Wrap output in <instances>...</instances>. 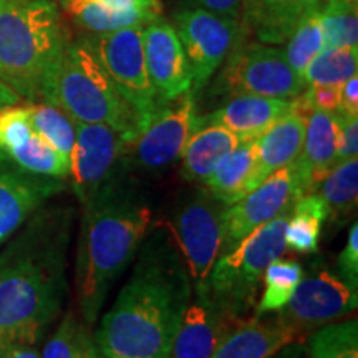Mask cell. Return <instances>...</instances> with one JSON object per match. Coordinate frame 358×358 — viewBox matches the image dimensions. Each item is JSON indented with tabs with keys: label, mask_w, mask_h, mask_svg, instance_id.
I'll use <instances>...</instances> for the list:
<instances>
[{
	"label": "cell",
	"mask_w": 358,
	"mask_h": 358,
	"mask_svg": "<svg viewBox=\"0 0 358 358\" xmlns=\"http://www.w3.org/2000/svg\"><path fill=\"white\" fill-rule=\"evenodd\" d=\"M42 98L75 123L108 124L131 143L143 129L85 38L66 42Z\"/></svg>",
	"instance_id": "5"
},
{
	"label": "cell",
	"mask_w": 358,
	"mask_h": 358,
	"mask_svg": "<svg viewBox=\"0 0 358 358\" xmlns=\"http://www.w3.org/2000/svg\"><path fill=\"white\" fill-rule=\"evenodd\" d=\"M303 194L295 163L279 169L244 198L227 206L224 211V243L221 254L229 252L244 237L279 214L292 209Z\"/></svg>",
	"instance_id": "11"
},
{
	"label": "cell",
	"mask_w": 358,
	"mask_h": 358,
	"mask_svg": "<svg viewBox=\"0 0 358 358\" xmlns=\"http://www.w3.org/2000/svg\"><path fill=\"white\" fill-rule=\"evenodd\" d=\"M191 297L189 272L171 236L164 229L146 234L131 275L95 334L103 358H169Z\"/></svg>",
	"instance_id": "1"
},
{
	"label": "cell",
	"mask_w": 358,
	"mask_h": 358,
	"mask_svg": "<svg viewBox=\"0 0 358 358\" xmlns=\"http://www.w3.org/2000/svg\"><path fill=\"white\" fill-rule=\"evenodd\" d=\"M75 129L77 140L69 176L75 196L83 206L116 176V166L129 150L131 141L108 124L75 123Z\"/></svg>",
	"instance_id": "13"
},
{
	"label": "cell",
	"mask_w": 358,
	"mask_h": 358,
	"mask_svg": "<svg viewBox=\"0 0 358 358\" xmlns=\"http://www.w3.org/2000/svg\"><path fill=\"white\" fill-rule=\"evenodd\" d=\"M7 345L6 343L2 342V340H0V358H3V355H6V352H7Z\"/></svg>",
	"instance_id": "46"
},
{
	"label": "cell",
	"mask_w": 358,
	"mask_h": 358,
	"mask_svg": "<svg viewBox=\"0 0 358 358\" xmlns=\"http://www.w3.org/2000/svg\"><path fill=\"white\" fill-rule=\"evenodd\" d=\"M3 358H42V353L35 345H10Z\"/></svg>",
	"instance_id": "42"
},
{
	"label": "cell",
	"mask_w": 358,
	"mask_h": 358,
	"mask_svg": "<svg viewBox=\"0 0 358 358\" xmlns=\"http://www.w3.org/2000/svg\"><path fill=\"white\" fill-rule=\"evenodd\" d=\"M62 187V179L25 171L0 151V245L22 229Z\"/></svg>",
	"instance_id": "15"
},
{
	"label": "cell",
	"mask_w": 358,
	"mask_h": 358,
	"mask_svg": "<svg viewBox=\"0 0 358 358\" xmlns=\"http://www.w3.org/2000/svg\"><path fill=\"white\" fill-rule=\"evenodd\" d=\"M62 7L75 24L92 34L143 27L161 17V13L145 8H113L98 0H62Z\"/></svg>",
	"instance_id": "24"
},
{
	"label": "cell",
	"mask_w": 358,
	"mask_h": 358,
	"mask_svg": "<svg viewBox=\"0 0 358 358\" xmlns=\"http://www.w3.org/2000/svg\"><path fill=\"white\" fill-rule=\"evenodd\" d=\"M290 211L292 209L250 232L214 262L208 277V290L232 320L241 322L254 310L264 272L287 249L284 231Z\"/></svg>",
	"instance_id": "6"
},
{
	"label": "cell",
	"mask_w": 358,
	"mask_h": 358,
	"mask_svg": "<svg viewBox=\"0 0 358 358\" xmlns=\"http://www.w3.org/2000/svg\"><path fill=\"white\" fill-rule=\"evenodd\" d=\"M40 353L42 358H103L90 325L73 312L65 313Z\"/></svg>",
	"instance_id": "28"
},
{
	"label": "cell",
	"mask_w": 358,
	"mask_h": 358,
	"mask_svg": "<svg viewBox=\"0 0 358 358\" xmlns=\"http://www.w3.org/2000/svg\"><path fill=\"white\" fill-rule=\"evenodd\" d=\"M301 3H302V7L306 8V10H308V8H312V7L319 6L320 0H301Z\"/></svg>",
	"instance_id": "45"
},
{
	"label": "cell",
	"mask_w": 358,
	"mask_h": 358,
	"mask_svg": "<svg viewBox=\"0 0 358 358\" xmlns=\"http://www.w3.org/2000/svg\"><path fill=\"white\" fill-rule=\"evenodd\" d=\"M338 113L358 116V77L348 78L340 87V105Z\"/></svg>",
	"instance_id": "39"
},
{
	"label": "cell",
	"mask_w": 358,
	"mask_h": 358,
	"mask_svg": "<svg viewBox=\"0 0 358 358\" xmlns=\"http://www.w3.org/2000/svg\"><path fill=\"white\" fill-rule=\"evenodd\" d=\"M192 294L174 335L169 358H213L219 343L237 325L214 302L208 285L192 287Z\"/></svg>",
	"instance_id": "17"
},
{
	"label": "cell",
	"mask_w": 358,
	"mask_h": 358,
	"mask_svg": "<svg viewBox=\"0 0 358 358\" xmlns=\"http://www.w3.org/2000/svg\"><path fill=\"white\" fill-rule=\"evenodd\" d=\"M294 100L256 95L231 96L221 108L208 116L203 123H217L236 133L241 140H256L259 134L292 110Z\"/></svg>",
	"instance_id": "20"
},
{
	"label": "cell",
	"mask_w": 358,
	"mask_h": 358,
	"mask_svg": "<svg viewBox=\"0 0 358 358\" xmlns=\"http://www.w3.org/2000/svg\"><path fill=\"white\" fill-rule=\"evenodd\" d=\"M302 277V264L294 259L279 257L268 264L262 277L264 294L254 307L252 319H264L267 315L279 313L289 303Z\"/></svg>",
	"instance_id": "27"
},
{
	"label": "cell",
	"mask_w": 358,
	"mask_h": 358,
	"mask_svg": "<svg viewBox=\"0 0 358 358\" xmlns=\"http://www.w3.org/2000/svg\"><path fill=\"white\" fill-rule=\"evenodd\" d=\"M75 287L82 320L92 327L110 290L136 257L151 224V209L120 176L83 206Z\"/></svg>",
	"instance_id": "3"
},
{
	"label": "cell",
	"mask_w": 358,
	"mask_h": 358,
	"mask_svg": "<svg viewBox=\"0 0 358 358\" xmlns=\"http://www.w3.org/2000/svg\"><path fill=\"white\" fill-rule=\"evenodd\" d=\"M66 40L53 0H0V82L20 98H42Z\"/></svg>",
	"instance_id": "4"
},
{
	"label": "cell",
	"mask_w": 358,
	"mask_h": 358,
	"mask_svg": "<svg viewBox=\"0 0 358 358\" xmlns=\"http://www.w3.org/2000/svg\"><path fill=\"white\" fill-rule=\"evenodd\" d=\"M268 358H306V348L301 343L292 342L289 345L282 347L279 352H275L274 355Z\"/></svg>",
	"instance_id": "43"
},
{
	"label": "cell",
	"mask_w": 358,
	"mask_h": 358,
	"mask_svg": "<svg viewBox=\"0 0 358 358\" xmlns=\"http://www.w3.org/2000/svg\"><path fill=\"white\" fill-rule=\"evenodd\" d=\"M337 113L310 110L307 116L306 138H303L301 155L294 161L301 176L303 194L319 189L320 182L337 164Z\"/></svg>",
	"instance_id": "19"
},
{
	"label": "cell",
	"mask_w": 358,
	"mask_h": 358,
	"mask_svg": "<svg viewBox=\"0 0 358 358\" xmlns=\"http://www.w3.org/2000/svg\"><path fill=\"white\" fill-rule=\"evenodd\" d=\"M322 50H324V30H322L319 3L303 12L287 38V48L284 52L292 70L302 77L308 64Z\"/></svg>",
	"instance_id": "30"
},
{
	"label": "cell",
	"mask_w": 358,
	"mask_h": 358,
	"mask_svg": "<svg viewBox=\"0 0 358 358\" xmlns=\"http://www.w3.org/2000/svg\"><path fill=\"white\" fill-rule=\"evenodd\" d=\"M20 96L10 87H7L6 83L0 82V111L8 108V106L19 105Z\"/></svg>",
	"instance_id": "44"
},
{
	"label": "cell",
	"mask_w": 358,
	"mask_h": 358,
	"mask_svg": "<svg viewBox=\"0 0 358 358\" xmlns=\"http://www.w3.org/2000/svg\"><path fill=\"white\" fill-rule=\"evenodd\" d=\"M306 12L301 0H243L239 15L241 38L252 35L261 43L287 42Z\"/></svg>",
	"instance_id": "22"
},
{
	"label": "cell",
	"mask_w": 358,
	"mask_h": 358,
	"mask_svg": "<svg viewBox=\"0 0 358 358\" xmlns=\"http://www.w3.org/2000/svg\"><path fill=\"white\" fill-rule=\"evenodd\" d=\"M243 141L236 133L217 123H203L191 134L182 151L181 176L189 182H204L227 153Z\"/></svg>",
	"instance_id": "23"
},
{
	"label": "cell",
	"mask_w": 358,
	"mask_h": 358,
	"mask_svg": "<svg viewBox=\"0 0 358 358\" xmlns=\"http://www.w3.org/2000/svg\"><path fill=\"white\" fill-rule=\"evenodd\" d=\"M213 85V95H256L294 100L307 88L285 52L274 45L237 40Z\"/></svg>",
	"instance_id": "7"
},
{
	"label": "cell",
	"mask_w": 358,
	"mask_h": 358,
	"mask_svg": "<svg viewBox=\"0 0 358 358\" xmlns=\"http://www.w3.org/2000/svg\"><path fill=\"white\" fill-rule=\"evenodd\" d=\"M330 217L329 206L320 194L308 192L295 201L285 224L284 239L287 248L299 254L317 252L320 243L322 224Z\"/></svg>",
	"instance_id": "26"
},
{
	"label": "cell",
	"mask_w": 358,
	"mask_h": 358,
	"mask_svg": "<svg viewBox=\"0 0 358 358\" xmlns=\"http://www.w3.org/2000/svg\"><path fill=\"white\" fill-rule=\"evenodd\" d=\"M308 113L310 108H307L302 98H294L292 110L256 138V161L249 181V192L275 171L297 159L306 138Z\"/></svg>",
	"instance_id": "18"
},
{
	"label": "cell",
	"mask_w": 358,
	"mask_h": 358,
	"mask_svg": "<svg viewBox=\"0 0 358 358\" xmlns=\"http://www.w3.org/2000/svg\"><path fill=\"white\" fill-rule=\"evenodd\" d=\"M30 123L35 131L53 146V150L70 164L71 153H73L75 140H77V129L75 122L70 120L64 111L52 103H30L27 105Z\"/></svg>",
	"instance_id": "29"
},
{
	"label": "cell",
	"mask_w": 358,
	"mask_h": 358,
	"mask_svg": "<svg viewBox=\"0 0 358 358\" xmlns=\"http://www.w3.org/2000/svg\"><path fill=\"white\" fill-rule=\"evenodd\" d=\"M143 27H129L110 34H92L83 38L100 60L120 95L140 116L141 127L145 128L163 103L156 95L148 75L143 50Z\"/></svg>",
	"instance_id": "9"
},
{
	"label": "cell",
	"mask_w": 358,
	"mask_h": 358,
	"mask_svg": "<svg viewBox=\"0 0 358 358\" xmlns=\"http://www.w3.org/2000/svg\"><path fill=\"white\" fill-rule=\"evenodd\" d=\"M256 161V140H243L214 168L204 182L224 206L234 204L249 192V181Z\"/></svg>",
	"instance_id": "25"
},
{
	"label": "cell",
	"mask_w": 358,
	"mask_h": 358,
	"mask_svg": "<svg viewBox=\"0 0 358 358\" xmlns=\"http://www.w3.org/2000/svg\"><path fill=\"white\" fill-rule=\"evenodd\" d=\"M343 2H348V3H358V0H343Z\"/></svg>",
	"instance_id": "47"
},
{
	"label": "cell",
	"mask_w": 358,
	"mask_h": 358,
	"mask_svg": "<svg viewBox=\"0 0 358 358\" xmlns=\"http://www.w3.org/2000/svg\"><path fill=\"white\" fill-rule=\"evenodd\" d=\"M199 127H203V118L196 113L194 93L187 92L164 103L131 143L134 159L148 169L169 166L181 158L186 143Z\"/></svg>",
	"instance_id": "14"
},
{
	"label": "cell",
	"mask_w": 358,
	"mask_h": 358,
	"mask_svg": "<svg viewBox=\"0 0 358 358\" xmlns=\"http://www.w3.org/2000/svg\"><path fill=\"white\" fill-rule=\"evenodd\" d=\"M196 3H198V7L206 8V10L239 20L243 0H196Z\"/></svg>",
	"instance_id": "40"
},
{
	"label": "cell",
	"mask_w": 358,
	"mask_h": 358,
	"mask_svg": "<svg viewBox=\"0 0 358 358\" xmlns=\"http://www.w3.org/2000/svg\"><path fill=\"white\" fill-rule=\"evenodd\" d=\"M337 113L338 123V150L337 163L353 159L358 156V116Z\"/></svg>",
	"instance_id": "37"
},
{
	"label": "cell",
	"mask_w": 358,
	"mask_h": 358,
	"mask_svg": "<svg viewBox=\"0 0 358 358\" xmlns=\"http://www.w3.org/2000/svg\"><path fill=\"white\" fill-rule=\"evenodd\" d=\"M307 108L322 110L335 113L340 105V87H329V85H312L303 90L301 95Z\"/></svg>",
	"instance_id": "38"
},
{
	"label": "cell",
	"mask_w": 358,
	"mask_h": 358,
	"mask_svg": "<svg viewBox=\"0 0 358 358\" xmlns=\"http://www.w3.org/2000/svg\"><path fill=\"white\" fill-rule=\"evenodd\" d=\"M322 199L332 217H347L357 208L358 158L342 161L332 168L319 186Z\"/></svg>",
	"instance_id": "31"
},
{
	"label": "cell",
	"mask_w": 358,
	"mask_h": 358,
	"mask_svg": "<svg viewBox=\"0 0 358 358\" xmlns=\"http://www.w3.org/2000/svg\"><path fill=\"white\" fill-rule=\"evenodd\" d=\"M337 275L353 289H358V224H352L345 248L338 254Z\"/></svg>",
	"instance_id": "36"
},
{
	"label": "cell",
	"mask_w": 358,
	"mask_h": 358,
	"mask_svg": "<svg viewBox=\"0 0 358 358\" xmlns=\"http://www.w3.org/2000/svg\"><path fill=\"white\" fill-rule=\"evenodd\" d=\"M358 3L325 0L320 6L325 48L358 47Z\"/></svg>",
	"instance_id": "34"
},
{
	"label": "cell",
	"mask_w": 358,
	"mask_h": 358,
	"mask_svg": "<svg viewBox=\"0 0 358 358\" xmlns=\"http://www.w3.org/2000/svg\"><path fill=\"white\" fill-rule=\"evenodd\" d=\"M143 50L148 75L159 101L168 103L191 92V70L174 25L163 19L143 27Z\"/></svg>",
	"instance_id": "16"
},
{
	"label": "cell",
	"mask_w": 358,
	"mask_h": 358,
	"mask_svg": "<svg viewBox=\"0 0 358 358\" xmlns=\"http://www.w3.org/2000/svg\"><path fill=\"white\" fill-rule=\"evenodd\" d=\"M226 208L208 187H198L179 201L174 209L171 231L185 259L192 287L208 285L209 272L221 256Z\"/></svg>",
	"instance_id": "8"
},
{
	"label": "cell",
	"mask_w": 358,
	"mask_h": 358,
	"mask_svg": "<svg viewBox=\"0 0 358 358\" xmlns=\"http://www.w3.org/2000/svg\"><path fill=\"white\" fill-rule=\"evenodd\" d=\"M308 358H358L357 320L335 322L317 329L308 340Z\"/></svg>",
	"instance_id": "35"
},
{
	"label": "cell",
	"mask_w": 358,
	"mask_h": 358,
	"mask_svg": "<svg viewBox=\"0 0 358 358\" xmlns=\"http://www.w3.org/2000/svg\"><path fill=\"white\" fill-rule=\"evenodd\" d=\"M299 334L279 317L237 324L224 337L213 358H268L282 347L297 342Z\"/></svg>",
	"instance_id": "21"
},
{
	"label": "cell",
	"mask_w": 358,
	"mask_h": 358,
	"mask_svg": "<svg viewBox=\"0 0 358 358\" xmlns=\"http://www.w3.org/2000/svg\"><path fill=\"white\" fill-rule=\"evenodd\" d=\"M6 156L19 168L37 174V176L55 178L64 181L70 174V164L37 131H34L32 136L24 145L15 148Z\"/></svg>",
	"instance_id": "33"
},
{
	"label": "cell",
	"mask_w": 358,
	"mask_h": 358,
	"mask_svg": "<svg viewBox=\"0 0 358 358\" xmlns=\"http://www.w3.org/2000/svg\"><path fill=\"white\" fill-rule=\"evenodd\" d=\"M174 29L189 64L191 92L198 95L241 38L239 20L192 7L174 13Z\"/></svg>",
	"instance_id": "10"
},
{
	"label": "cell",
	"mask_w": 358,
	"mask_h": 358,
	"mask_svg": "<svg viewBox=\"0 0 358 358\" xmlns=\"http://www.w3.org/2000/svg\"><path fill=\"white\" fill-rule=\"evenodd\" d=\"M71 208L38 211L0 252V340L35 345L60 315L69 289Z\"/></svg>",
	"instance_id": "2"
},
{
	"label": "cell",
	"mask_w": 358,
	"mask_h": 358,
	"mask_svg": "<svg viewBox=\"0 0 358 358\" xmlns=\"http://www.w3.org/2000/svg\"><path fill=\"white\" fill-rule=\"evenodd\" d=\"M358 71V47L325 48L308 64L302 78L307 87L329 85L342 87Z\"/></svg>",
	"instance_id": "32"
},
{
	"label": "cell",
	"mask_w": 358,
	"mask_h": 358,
	"mask_svg": "<svg viewBox=\"0 0 358 358\" xmlns=\"http://www.w3.org/2000/svg\"><path fill=\"white\" fill-rule=\"evenodd\" d=\"M113 8H145L156 13H163L161 0H98Z\"/></svg>",
	"instance_id": "41"
},
{
	"label": "cell",
	"mask_w": 358,
	"mask_h": 358,
	"mask_svg": "<svg viewBox=\"0 0 358 358\" xmlns=\"http://www.w3.org/2000/svg\"><path fill=\"white\" fill-rule=\"evenodd\" d=\"M357 290L337 274L320 268L302 277L287 306L275 315L292 327L301 337L302 334L335 324L355 312L358 306Z\"/></svg>",
	"instance_id": "12"
}]
</instances>
